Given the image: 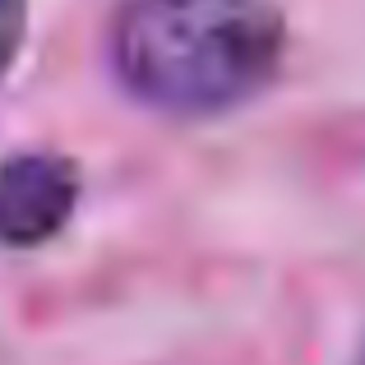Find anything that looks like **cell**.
<instances>
[{
    "instance_id": "obj_1",
    "label": "cell",
    "mask_w": 365,
    "mask_h": 365,
    "mask_svg": "<svg viewBox=\"0 0 365 365\" xmlns=\"http://www.w3.org/2000/svg\"><path fill=\"white\" fill-rule=\"evenodd\" d=\"M282 19L268 0H130L111 24V70L162 116H222L273 83Z\"/></svg>"
},
{
    "instance_id": "obj_2",
    "label": "cell",
    "mask_w": 365,
    "mask_h": 365,
    "mask_svg": "<svg viewBox=\"0 0 365 365\" xmlns=\"http://www.w3.org/2000/svg\"><path fill=\"white\" fill-rule=\"evenodd\" d=\"M79 204V167L61 153H14L0 162V245L33 250L61 236Z\"/></svg>"
},
{
    "instance_id": "obj_3",
    "label": "cell",
    "mask_w": 365,
    "mask_h": 365,
    "mask_svg": "<svg viewBox=\"0 0 365 365\" xmlns=\"http://www.w3.org/2000/svg\"><path fill=\"white\" fill-rule=\"evenodd\" d=\"M28 37V0H0V79L14 70Z\"/></svg>"
},
{
    "instance_id": "obj_4",
    "label": "cell",
    "mask_w": 365,
    "mask_h": 365,
    "mask_svg": "<svg viewBox=\"0 0 365 365\" xmlns=\"http://www.w3.org/2000/svg\"><path fill=\"white\" fill-rule=\"evenodd\" d=\"M351 365H365V351H361V356H356V361H351Z\"/></svg>"
}]
</instances>
